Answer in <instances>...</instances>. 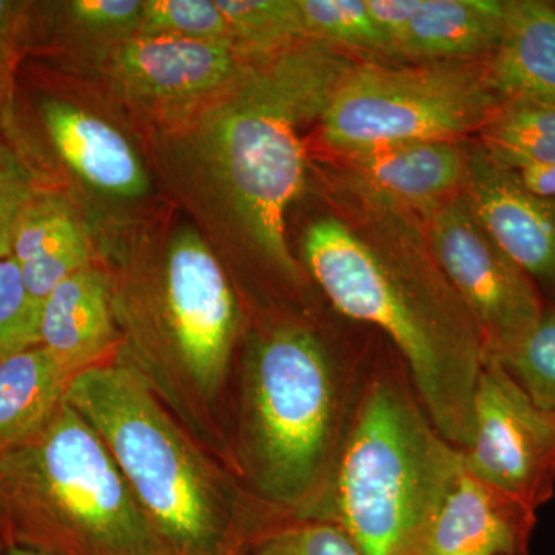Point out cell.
<instances>
[{
	"mask_svg": "<svg viewBox=\"0 0 555 555\" xmlns=\"http://www.w3.org/2000/svg\"><path fill=\"white\" fill-rule=\"evenodd\" d=\"M0 529L9 546L51 555H175L65 400L35 436L0 452Z\"/></svg>",
	"mask_w": 555,
	"mask_h": 555,
	"instance_id": "4",
	"label": "cell"
},
{
	"mask_svg": "<svg viewBox=\"0 0 555 555\" xmlns=\"http://www.w3.org/2000/svg\"><path fill=\"white\" fill-rule=\"evenodd\" d=\"M65 401L101 438L150 524L175 555H225L235 499L137 367L104 361Z\"/></svg>",
	"mask_w": 555,
	"mask_h": 555,
	"instance_id": "6",
	"label": "cell"
},
{
	"mask_svg": "<svg viewBox=\"0 0 555 555\" xmlns=\"http://www.w3.org/2000/svg\"><path fill=\"white\" fill-rule=\"evenodd\" d=\"M247 555H361L341 526L327 518H297L251 543Z\"/></svg>",
	"mask_w": 555,
	"mask_h": 555,
	"instance_id": "27",
	"label": "cell"
},
{
	"mask_svg": "<svg viewBox=\"0 0 555 555\" xmlns=\"http://www.w3.org/2000/svg\"><path fill=\"white\" fill-rule=\"evenodd\" d=\"M535 514L463 465L408 555H528Z\"/></svg>",
	"mask_w": 555,
	"mask_h": 555,
	"instance_id": "13",
	"label": "cell"
},
{
	"mask_svg": "<svg viewBox=\"0 0 555 555\" xmlns=\"http://www.w3.org/2000/svg\"><path fill=\"white\" fill-rule=\"evenodd\" d=\"M241 56L258 57L305 39L298 0H215Z\"/></svg>",
	"mask_w": 555,
	"mask_h": 555,
	"instance_id": "22",
	"label": "cell"
},
{
	"mask_svg": "<svg viewBox=\"0 0 555 555\" xmlns=\"http://www.w3.org/2000/svg\"><path fill=\"white\" fill-rule=\"evenodd\" d=\"M31 3L0 0V64L10 68L21 47Z\"/></svg>",
	"mask_w": 555,
	"mask_h": 555,
	"instance_id": "30",
	"label": "cell"
},
{
	"mask_svg": "<svg viewBox=\"0 0 555 555\" xmlns=\"http://www.w3.org/2000/svg\"><path fill=\"white\" fill-rule=\"evenodd\" d=\"M429 235L434 259L476 321L485 361L505 360L542 315L539 288L488 235L463 193L433 211Z\"/></svg>",
	"mask_w": 555,
	"mask_h": 555,
	"instance_id": "9",
	"label": "cell"
},
{
	"mask_svg": "<svg viewBox=\"0 0 555 555\" xmlns=\"http://www.w3.org/2000/svg\"><path fill=\"white\" fill-rule=\"evenodd\" d=\"M483 67L489 87L503 104L555 105V3L509 0L505 31Z\"/></svg>",
	"mask_w": 555,
	"mask_h": 555,
	"instance_id": "17",
	"label": "cell"
},
{
	"mask_svg": "<svg viewBox=\"0 0 555 555\" xmlns=\"http://www.w3.org/2000/svg\"><path fill=\"white\" fill-rule=\"evenodd\" d=\"M73 377L40 345L0 360V452L24 443L49 422Z\"/></svg>",
	"mask_w": 555,
	"mask_h": 555,
	"instance_id": "20",
	"label": "cell"
},
{
	"mask_svg": "<svg viewBox=\"0 0 555 555\" xmlns=\"http://www.w3.org/2000/svg\"><path fill=\"white\" fill-rule=\"evenodd\" d=\"M502 364L532 403L555 411V302L545 301L542 315Z\"/></svg>",
	"mask_w": 555,
	"mask_h": 555,
	"instance_id": "25",
	"label": "cell"
},
{
	"mask_svg": "<svg viewBox=\"0 0 555 555\" xmlns=\"http://www.w3.org/2000/svg\"><path fill=\"white\" fill-rule=\"evenodd\" d=\"M40 116L57 155L83 181L119 198L147 193L144 167L115 127L60 100L42 101Z\"/></svg>",
	"mask_w": 555,
	"mask_h": 555,
	"instance_id": "14",
	"label": "cell"
},
{
	"mask_svg": "<svg viewBox=\"0 0 555 555\" xmlns=\"http://www.w3.org/2000/svg\"><path fill=\"white\" fill-rule=\"evenodd\" d=\"M115 345L112 287L102 270L89 268L65 278L43 299L40 346L69 374L107 361Z\"/></svg>",
	"mask_w": 555,
	"mask_h": 555,
	"instance_id": "16",
	"label": "cell"
},
{
	"mask_svg": "<svg viewBox=\"0 0 555 555\" xmlns=\"http://www.w3.org/2000/svg\"><path fill=\"white\" fill-rule=\"evenodd\" d=\"M465 196L496 246L555 302V201L532 195L481 145L469 150Z\"/></svg>",
	"mask_w": 555,
	"mask_h": 555,
	"instance_id": "12",
	"label": "cell"
},
{
	"mask_svg": "<svg viewBox=\"0 0 555 555\" xmlns=\"http://www.w3.org/2000/svg\"><path fill=\"white\" fill-rule=\"evenodd\" d=\"M369 371L343 363L302 324H280L250 339L240 462L262 503L297 518L321 517Z\"/></svg>",
	"mask_w": 555,
	"mask_h": 555,
	"instance_id": "3",
	"label": "cell"
},
{
	"mask_svg": "<svg viewBox=\"0 0 555 555\" xmlns=\"http://www.w3.org/2000/svg\"><path fill=\"white\" fill-rule=\"evenodd\" d=\"M221 43L133 36L113 47L109 73L131 101L166 119L198 115L243 68Z\"/></svg>",
	"mask_w": 555,
	"mask_h": 555,
	"instance_id": "11",
	"label": "cell"
},
{
	"mask_svg": "<svg viewBox=\"0 0 555 555\" xmlns=\"http://www.w3.org/2000/svg\"><path fill=\"white\" fill-rule=\"evenodd\" d=\"M36 193L30 171L0 139V259L10 257L14 230Z\"/></svg>",
	"mask_w": 555,
	"mask_h": 555,
	"instance_id": "29",
	"label": "cell"
},
{
	"mask_svg": "<svg viewBox=\"0 0 555 555\" xmlns=\"http://www.w3.org/2000/svg\"><path fill=\"white\" fill-rule=\"evenodd\" d=\"M462 466L403 364L371 367L320 518L361 555H408Z\"/></svg>",
	"mask_w": 555,
	"mask_h": 555,
	"instance_id": "5",
	"label": "cell"
},
{
	"mask_svg": "<svg viewBox=\"0 0 555 555\" xmlns=\"http://www.w3.org/2000/svg\"><path fill=\"white\" fill-rule=\"evenodd\" d=\"M555 3V2H554Z\"/></svg>",
	"mask_w": 555,
	"mask_h": 555,
	"instance_id": "35",
	"label": "cell"
},
{
	"mask_svg": "<svg viewBox=\"0 0 555 555\" xmlns=\"http://www.w3.org/2000/svg\"><path fill=\"white\" fill-rule=\"evenodd\" d=\"M10 257L31 297L43 302L65 278L89 268L90 244L68 204L38 192L17 222Z\"/></svg>",
	"mask_w": 555,
	"mask_h": 555,
	"instance_id": "19",
	"label": "cell"
},
{
	"mask_svg": "<svg viewBox=\"0 0 555 555\" xmlns=\"http://www.w3.org/2000/svg\"><path fill=\"white\" fill-rule=\"evenodd\" d=\"M305 39L332 47L396 54L392 43L379 30L366 0H298Z\"/></svg>",
	"mask_w": 555,
	"mask_h": 555,
	"instance_id": "23",
	"label": "cell"
},
{
	"mask_svg": "<svg viewBox=\"0 0 555 555\" xmlns=\"http://www.w3.org/2000/svg\"><path fill=\"white\" fill-rule=\"evenodd\" d=\"M469 150L459 141H423L350 156L361 184L378 199L434 211L465 182Z\"/></svg>",
	"mask_w": 555,
	"mask_h": 555,
	"instance_id": "15",
	"label": "cell"
},
{
	"mask_svg": "<svg viewBox=\"0 0 555 555\" xmlns=\"http://www.w3.org/2000/svg\"><path fill=\"white\" fill-rule=\"evenodd\" d=\"M9 547V543H7L5 537H3L2 529H0V555H2L3 551Z\"/></svg>",
	"mask_w": 555,
	"mask_h": 555,
	"instance_id": "34",
	"label": "cell"
},
{
	"mask_svg": "<svg viewBox=\"0 0 555 555\" xmlns=\"http://www.w3.org/2000/svg\"><path fill=\"white\" fill-rule=\"evenodd\" d=\"M7 90H9V67L0 64V107H2L3 100H5Z\"/></svg>",
	"mask_w": 555,
	"mask_h": 555,
	"instance_id": "33",
	"label": "cell"
},
{
	"mask_svg": "<svg viewBox=\"0 0 555 555\" xmlns=\"http://www.w3.org/2000/svg\"><path fill=\"white\" fill-rule=\"evenodd\" d=\"M137 36L233 46L232 31L211 0H147Z\"/></svg>",
	"mask_w": 555,
	"mask_h": 555,
	"instance_id": "24",
	"label": "cell"
},
{
	"mask_svg": "<svg viewBox=\"0 0 555 555\" xmlns=\"http://www.w3.org/2000/svg\"><path fill=\"white\" fill-rule=\"evenodd\" d=\"M509 169V167H507ZM529 193L542 199L555 201V164L511 169Z\"/></svg>",
	"mask_w": 555,
	"mask_h": 555,
	"instance_id": "31",
	"label": "cell"
},
{
	"mask_svg": "<svg viewBox=\"0 0 555 555\" xmlns=\"http://www.w3.org/2000/svg\"><path fill=\"white\" fill-rule=\"evenodd\" d=\"M480 133L481 147L509 169L555 164V105L505 102Z\"/></svg>",
	"mask_w": 555,
	"mask_h": 555,
	"instance_id": "21",
	"label": "cell"
},
{
	"mask_svg": "<svg viewBox=\"0 0 555 555\" xmlns=\"http://www.w3.org/2000/svg\"><path fill=\"white\" fill-rule=\"evenodd\" d=\"M462 455L470 476L537 513L555 494V411L532 403L502 364L485 361Z\"/></svg>",
	"mask_w": 555,
	"mask_h": 555,
	"instance_id": "10",
	"label": "cell"
},
{
	"mask_svg": "<svg viewBox=\"0 0 555 555\" xmlns=\"http://www.w3.org/2000/svg\"><path fill=\"white\" fill-rule=\"evenodd\" d=\"M73 27L115 43L137 36L144 2L139 0H73L62 3Z\"/></svg>",
	"mask_w": 555,
	"mask_h": 555,
	"instance_id": "28",
	"label": "cell"
},
{
	"mask_svg": "<svg viewBox=\"0 0 555 555\" xmlns=\"http://www.w3.org/2000/svg\"><path fill=\"white\" fill-rule=\"evenodd\" d=\"M509 0H415L397 40V54L462 61L494 53L505 31Z\"/></svg>",
	"mask_w": 555,
	"mask_h": 555,
	"instance_id": "18",
	"label": "cell"
},
{
	"mask_svg": "<svg viewBox=\"0 0 555 555\" xmlns=\"http://www.w3.org/2000/svg\"><path fill=\"white\" fill-rule=\"evenodd\" d=\"M353 67L337 47L297 40L248 57L196 115L201 149L248 240L294 283L301 270L287 246L286 218L308 167L299 130L323 118Z\"/></svg>",
	"mask_w": 555,
	"mask_h": 555,
	"instance_id": "2",
	"label": "cell"
},
{
	"mask_svg": "<svg viewBox=\"0 0 555 555\" xmlns=\"http://www.w3.org/2000/svg\"><path fill=\"white\" fill-rule=\"evenodd\" d=\"M40 310L17 262L0 259V360L40 345Z\"/></svg>",
	"mask_w": 555,
	"mask_h": 555,
	"instance_id": "26",
	"label": "cell"
},
{
	"mask_svg": "<svg viewBox=\"0 0 555 555\" xmlns=\"http://www.w3.org/2000/svg\"><path fill=\"white\" fill-rule=\"evenodd\" d=\"M2 555H51L31 547L11 545L3 551Z\"/></svg>",
	"mask_w": 555,
	"mask_h": 555,
	"instance_id": "32",
	"label": "cell"
},
{
	"mask_svg": "<svg viewBox=\"0 0 555 555\" xmlns=\"http://www.w3.org/2000/svg\"><path fill=\"white\" fill-rule=\"evenodd\" d=\"M160 299L166 352L147 382L196 414L225 385L241 317L224 269L195 230H181L171 241Z\"/></svg>",
	"mask_w": 555,
	"mask_h": 555,
	"instance_id": "8",
	"label": "cell"
},
{
	"mask_svg": "<svg viewBox=\"0 0 555 555\" xmlns=\"http://www.w3.org/2000/svg\"><path fill=\"white\" fill-rule=\"evenodd\" d=\"M503 101L483 64L356 65L321 118L324 141L349 156L423 141H459L480 130Z\"/></svg>",
	"mask_w": 555,
	"mask_h": 555,
	"instance_id": "7",
	"label": "cell"
},
{
	"mask_svg": "<svg viewBox=\"0 0 555 555\" xmlns=\"http://www.w3.org/2000/svg\"><path fill=\"white\" fill-rule=\"evenodd\" d=\"M302 258L343 317L378 328L392 343L438 433L465 451L485 347L436 259L414 247L372 243L335 217L306 229Z\"/></svg>",
	"mask_w": 555,
	"mask_h": 555,
	"instance_id": "1",
	"label": "cell"
}]
</instances>
